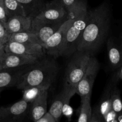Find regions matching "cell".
<instances>
[{
	"label": "cell",
	"mask_w": 122,
	"mask_h": 122,
	"mask_svg": "<svg viewBox=\"0 0 122 122\" xmlns=\"http://www.w3.org/2000/svg\"><path fill=\"white\" fill-rule=\"evenodd\" d=\"M49 89V88L42 86L28 87L23 90V97L22 100L31 104L40 95V94L44 90Z\"/></svg>",
	"instance_id": "cell-22"
},
{
	"label": "cell",
	"mask_w": 122,
	"mask_h": 122,
	"mask_svg": "<svg viewBox=\"0 0 122 122\" xmlns=\"http://www.w3.org/2000/svg\"><path fill=\"white\" fill-rule=\"evenodd\" d=\"M57 72L58 66L55 58H39L37 63L28 66L16 86L22 90L35 86L49 88L55 81Z\"/></svg>",
	"instance_id": "cell-2"
},
{
	"label": "cell",
	"mask_w": 122,
	"mask_h": 122,
	"mask_svg": "<svg viewBox=\"0 0 122 122\" xmlns=\"http://www.w3.org/2000/svg\"><path fill=\"white\" fill-rule=\"evenodd\" d=\"M99 70V63L93 55L90 56L84 75L77 86L76 94L80 97L92 94V87Z\"/></svg>",
	"instance_id": "cell-7"
},
{
	"label": "cell",
	"mask_w": 122,
	"mask_h": 122,
	"mask_svg": "<svg viewBox=\"0 0 122 122\" xmlns=\"http://www.w3.org/2000/svg\"><path fill=\"white\" fill-rule=\"evenodd\" d=\"M4 46L3 45H2V44H0V48L2 47V46Z\"/></svg>",
	"instance_id": "cell-34"
},
{
	"label": "cell",
	"mask_w": 122,
	"mask_h": 122,
	"mask_svg": "<svg viewBox=\"0 0 122 122\" xmlns=\"http://www.w3.org/2000/svg\"><path fill=\"white\" fill-rule=\"evenodd\" d=\"M0 1H2V2H4V0H0Z\"/></svg>",
	"instance_id": "cell-36"
},
{
	"label": "cell",
	"mask_w": 122,
	"mask_h": 122,
	"mask_svg": "<svg viewBox=\"0 0 122 122\" xmlns=\"http://www.w3.org/2000/svg\"><path fill=\"white\" fill-rule=\"evenodd\" d=\"M2 89H0V93H1V92L2 91Z\"/></svg>",
	"instance_id": "cell-35"
},
{
	"label": "cell",
	"mask_w": 122,
	"mask_h": 122,
	"mask_svg": "<svg viewBox=\"0 0 122 122\" xmlns=\"http://www.w3.org/2000/svg\"><path fill=\"white\" fill-rule=\"evenodd\" d=\"M92 56L85 51H77L72 55L65 75L64 87L76 92L77 86L86 72L89 60Z\"/></svg>",
	"instance_id": "cell-4"
},
{
	"label": "cell",
	"mask_w": 122,
	"mask_h": 122,
	"mask_svg": "<svg viewBox=\"0 0 122 122\" xmlns=\"http://www.w3.org/2000/svg\"><path fill=\"white\" fill-rule=\"evenodd\" d=\"M11 33L6 28L5 24L0 21V44L4 45L10 40Z\"/></svg>",
	"instance_id": "cell-26"
},
{
	"label": "cell",
	"mask_w": 122,
	"mask_h": 122,
	"mask_svg": "<svg viewBox=\"0 0 122 122\" xmlns=\"http://www.w3.org/2000/svg\"><path fill=\"white\" fill-rule=\"evenodd\" d=\"M30 104L21 100L10 106L1 107L0 122L23 121L30 110Z\"/></svg>",
	"instance_id": "cell-9"
},
{
	"label": "cell",
	"mask_w": 122,
	"mask_h": 122,
	"mask_svg": "<svg viewBox=\"0 0 122 122\" xmlns=\"http://www.w3.org/2000/svg\"><path fill=\"white\" fill-rule=\"evenodd\" d=\"M63 89L65 90V97L64 102H63V110H62V114L65 116L68 119V120H71L72 115L73 111L72 108L69 105L71 98L72 97L76 94V92L75 91L71 90V89L66 88L63 87Z\"/></svg>",
	"instance_id": "cell-25"
},
{
	"label": "cell",
	"mask_w": 122,
	"mask_h": 122,
	"mask_svg": "<svg viewBox=\"0 0 122 122\" xmlns=\"http://www.w3.org/2000/svg\"><path fill=\"white\" fill-rule=\"evenodd\" d=\"M114 76L118 81L122 80V66L116 69V73L114 74Z\"/></svg>",
	"instance_id": "cell-30"
},
{
	"label": "cell",
	"mask_w": 122,
	"mask_h": 122,
	"mask_svg": "<svg viewBox=\"0 0 122 122\" xmlns=\"http://www.w3.org/2000/svg\"><path fill=\"white\" fill-rule=\"evenodd\" d=\"M117 121L122 122V113L117 114Z\"/></svg>",
	"instance_id": "cell-32"
},
{
	"label": "cell",
	"mask_w": 122,
	"mask_h": 122,
	"mask_svg": "<svg viewBox=\"0 0 122 122\" xmlns=\"http://www.w3.org/2000/svg\"><path fill=\"white\" fill-rule=\"evenodd\" d=\"M65 97V90L63 89L62 92H60L55 98L49 111L54 117L56 122L59 121L62 115V110H63Z\"/></svg>",
	"instance_id": "cell-19"
},
{
	"label": "cell",
	"mask_w": 122,
	"mask_h": 122,
	"mask_svg": "<svg viewBox=\"0 0 122 122\" xmlns=\"http://www.w3.org/2000/svg\"><path fill=\"white\" fill-rule=\"evenodd\" d=\"M5 52H5L4 51V45L2 47L0 48V60L2 58V57L3 56V55L4 54Z\"/></svg>",
	"instance_id": "cell-31"
},
{
	"label": "cell",
	"mask_w": 122,
	"mask_h": 122,
	"mask_svg": "<svg viewBox=\"0 0 122 122\" xmlns=\"http://www.w3.org/2000/svg\"><path fill=\"white\" fill-rule=\"evenodd\" d=\"M69 18H74L82 8L87 6L86 0H61Z\"/></svg>",
	"instance_id": "cell-20"
},
{
	"label": "cell",
	"mask_w": 122,
	"mask_h": 122,
	"mask_svg": "<svg viewBox=\"0 0 122 122\" xmlns=\"http://www.w3.org/2000/svg\"><path fill=\"white\" fill-rule=\"evenodd\" d=\"M4 4L8 17L25 15L23 8L17 0H4Z\"/></svg>",
	"instance_id": "cell-23"
},
{
	"label": "cell",
	"mask_w": 122,
	"mask_h": 122,
	"mask_svg": "<svg viewBox=\"0 0 122 122\" xmlns=\"http://www.w3.org/2000/svg\"><path fill=\"white\" fill-rule=\"evenodd\" d=\"M63 23L50 22L35 17L32 20L29 31L37 36L43 47L47 39L61 27Z\"/></svg>",
	"instance_id": "cell-8"
},
{
	"label": "cell",
	"mask_w": 122,
	"mask_h": 122,
	"mask_svg": "<svg viewBox=\"0 0 122 122\" xmlns=\"http://www.w3.org/2000/svg\"><path fill=\"white\" fill-rule=\"evenodd\" d=\"M90 11V10H88L86 6L75 15L72 23L66 33L61 57H70L77 51L81 36L89 19Z\"/></svg>",
	"instance_id": "cell-3"
},
{
	"label": "cell",
	"mask_w": 122,
	"mask_h": 122,
	"mask_svg": "<svg viewBox=\"0 0 122 122\" xmlns=\"http://www.w3.org/2000/svg\"><path fill=\"white\" fill-rule=\"evenodd\" d=\"M104 121L106 122H117V114L113 110L111 109L104 116Z\"/></svg>",
	"instance_id": "cell-27"
},
{
	"label": "cell",
	"mask_w": 122,
	"mask_h": 122,
	"mask_svg": "<svg viewBox=\"0 0 122 122\" xmlns=\"http://www.w3.org/2000/svg\"><path fill=\"white\" fill-rule=\"evenodd\" d=\"M32 20L25 15H13L8 17L5 25L11 34L26 32L29 30Z\"/></svg>",
	"instance_id": "cell-13"
},
{
	"label": "cell",
	"mask_w": 122,
	"mask_h": 122,
	"mask_svg": "<svg viewBox=\"0 0 122 122\" xmlns=\"http://www.w3.org/2000/svg\"><path fill=\"white\" fill-rule=\"evenodd\" d=\"M75 17L74 18H69L66 20L61 27L47 39L43 45L44 52H46L50 57L55 59L61 57V50L64 42L66 33L72 23Z\"/></svg>",
	"instance_id": "cell-5"
},
{
	"label": "cell",
	"mask_w": 122,
	"mask_h": 122,
	"mask_svg": "<svg viewBox=\"0 0 122 122\" xmlns=\"http://www.w3.org/2000/svg\"><path fill=\"white\" fill-rule=\"evenodd\" d=\"M106 48L110 66L116 70L122 66V36L118 39L108 38Z\"/></svg>",
	"instance_id": "cell-12"
},
{
	"label": "cell",
	"mask_w": 122,
	"mask_h": 122,
	"mask_svg": "<svg viewBox=\"0 0 122 122\" xmlns=\"http://www.w3.org/2000/svg\"><path fill=\"white\" fill-rule=\"evenodd\" d=\"M50 22H65L69 19L68 11L61 0H53L45 3L42 11L36 17Z\"/></svg>",
	"instance_id": "cell-6"
},
{
	"label": "cell",
	"mask_w": 122,
	"mask_h": 122,
	"mask_svg": "<svg viewBox=\"0 0 122 122\" xmlns=\"http://www.w3.org/2000/svg\"><path fill=\"white\" fill-rule=\"evenodd\" d=\"M20 67L0 70V89L16 86L20 76L25 70Z\"/></svg>",
	"instance_id": "cell-14"
},
{
	"label": "cell",
	"mask_w": 122,
	"mask_h": 122,
	"mask_svg": "<svg viewBox=\"0 0 122 122\" xmlns=\"http://www.w3.org/2000/svg\"><path fill=\"white\" fill-rule=\"evenodd\" d=\"M8 15L6 11L4 4L2 1H0V21L4 24H6L8 19Z\"/></svg>",
	"instance_id": "cell-28"
},
{
	"label": "cell",
	"mask_w": 122,
	"mask_h": 122,
	"mask_svg": "<svg viewBox=\"0 0 122 122\" xmlns=\"http://www.w3.org/2000/svg\"><path fill=\"white\" fill-rule=\"evenodd\" d=\"M9 41L20 43L40 44L37 36L29 31L11 33Z\"/></svg>",
	"instance_id": "cell-21"
},
{
	"label": "cell",
	"mask_w": 122,
	"mask_h": 122,
	"mask_svg": "<svg viewBox=\"0 0 122 122\" xmlns=\"http://www.w3.org/2000/svg\"><path fill=\"white\" fill-rule=\"evenodd\" d=\"M48 89L44 90L35 101L32 102L30 114L32 120L37 122L47 112Z\"/></svg>",
	"instance_id": "cell-15"
},
{
	"label": "cell",
	"mask_w": 122,
	"mask_h": 122,
	"mask_svg": "<svg viewBox=\"0 0 122 122\" xmlns=\"http://www.w3.org/2000/svg\"><path fill=\"white\" fill-rule=\"evenodd\" d=\"M39 58L32 56L5 52L0 60L2 69L28 66L37 63Z\"/></svg>",
	"instance_id": "cell-11"
},
{
	"label": "cell",
	"mask_w": 122,
	"mask_h": 122,
	"mask_svg": "<svg viewBox=\"0 0 122 122\" xmlns=\"http://www.w3.org/2000/svg\"><path fill=\"white\" fill-rule=\"evenodd\" d=\"M2 68V66H1V62H0V70H1Z\"/></svg>",
	"instance_id": "cell-33"
},
{
	"label": "cell",
	"mask_w": 122,
	"mask_h": 122,
	"mask_svg": "<svg viewBox=\"0 0 122 122\" xmlns=\"http://www.w3.org/2000/svg\"><path fill=\"white\" fill-rule=\"evenodd\" d=\"M91 94L81 98V105L80 107L78 122H90L92 118V109L90 104Z\"/></svg>",
	"instance_id": "cell-17"
},
{
	"label": "cell",
	"mask_w": 122,
	"mask_h": 122,
	"mask_svg": "<svg viewBox=\"0 0 122 122\" xmlns=\"http://www.w3.org/2000/svg\"><path fill=\"white\" fill-rule=\"evenodd\" d=\"M118 80L114 76L113 78V82L111 83H110L107 86V88L105 89V92L104 93L102 98L101 101H100V106L99 107V111L100 112V114L103 117L110 110L112 109L111 108V91L113 86L117 83Z\"/></svg>",
	"instance_id": "cell-18"
},
{
	"label": "cell",
	"mask_w": 122,
	"mask_h": 122,
	"mask_svg": "<svg viewBox=\"0 0 122 122\" xmlns=\"http://www.w3.org/2000/svg\"><path fill=\"white\" fill-rule=\"evenodd\" d=\"M4 51L6 52L32 56L38 58H43L44 54V48L40 44L20 43L11 41L4 45Z\"/></svg>",
	"instance_id": "cell-10"
},
{
	"label": "cell",
	"mask_w": 122,
	"mask_h": 122,
	"mask_svg": "<svg viewBox=\"0 0 122 122\" xmlns=\"http://www.w3.org/2000/svg\"><path fill=\"white\" fill-rule=\"evenodd\" d=\"M23 8L25 16L33 19L36 17L45 7L43 0H17Z\"/></svg>",
	"instance_id": "cell-16"
},
{
	"label": "cell",
	"mask_w": 122,
	"mask_h": 122,
	"mask_svg": "<svg viewBox=\"0 0 122 122\" xmlns=\"http://www.w3.org/2000/svg\"><path fill=\"white\" fill-rule=\"evenodd\" d=\"M111 19L110 8L106 2L90 10L77 51L88 52L92 55L96 52L108 35Z\"/></svg>",
	"instance_id": "cell-1"
},
{
	"label": "cell",
	"mask_w": 122,
	"mask_h": 122,
	"mask_svg": "<svg viewBox=\"0 0 122 122\" xmlns=\"http://www.w3.org/2000/svg\"><path fill=\"white\" fill-rule=\"evenodd\" d=\"M37 122H56L52 114L49 112H47Z\"/></svg>",
	"instance_id": "cell-29"
},
{
	"label": "cell",
	"mask_w": 122,
	"mask_h": 122,
	"mask_svg": "<svg viewBox=\"0 0 122 122\" xmlns=\"http://www.w3.org/2000/svg\"><path fill=\"white\" fill-rule=\"evenodd\" d=\"M111 108L117 114L122 113V101L120 92L116 84L113 86L111 94Z\"/></svg>",
	"instance_id": "cell-24"
}]
</instances>
